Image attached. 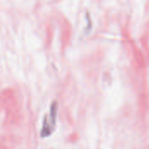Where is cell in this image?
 I'll use <instances>...</instances> for the list:
<instances>
[{
  "mask_svg": "<svg viewBox=\"0 0 149 149\" xmlns=\"http://www.w3.org/2000/svg\"><path fill=\"white\" fill-rule=\"evenodd\" d=\"M86 28L85 29V33L87 35L91 31H92V18L90 17V15L88 14V12L86 14Z\"/></svg>",
  "mask_w": 149,
  "mask_h": 149,
  "instance_id": "obj_2",
  "label": "cell"
},
{
  "mask_svg": "<svg viewBox=\"0 0 149 149\" xmlns=\"http://www.w3.org/2000/svg\"><path fill=\"white\" fill-rule=\"evenodd\" d=\"M58 102L53 101L50 107V112L48 114L45 115L42 121V127L40 130V137L47 138L50 137L55 130L57 124V115H58Z\"/></svg>",
  "mask_w": 149,
  "mask_h": 149,
  "instance_id": "obj_1",
  "label": "cell"
}]
</instances>
